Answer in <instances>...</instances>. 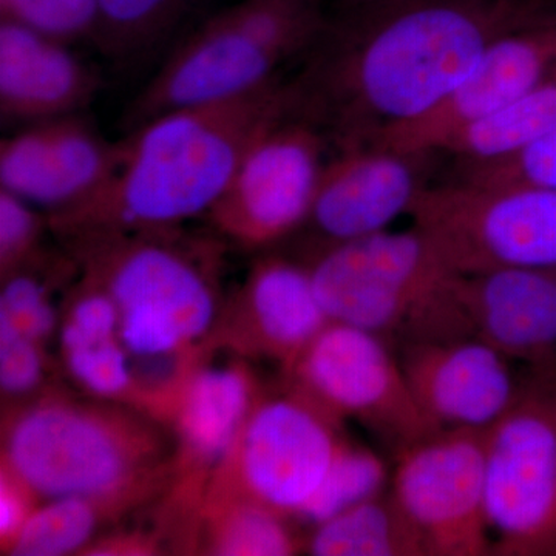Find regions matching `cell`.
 <instances>
[{
  "mask_svg": "<svg viewBox=\"0 0 556 556\" xmlns=\"http://www.w3.org/2000/svg\"><path fill=\"white\" fill-rule=\"evenodd\" d=\"M61 351L70 378L105 401H138L131 358L119 338V313L108 291L83 273L61 325Z\"/></svg>",
  "mask_w": 556,
  "mask_h": 556,
  "instance_id": "obj_21",
  "label": "cell"
},
{
  "mask_svg": "<svg viewBox=\"0 0 556 556\" xmlns=\"http://www.w3.org/2000/svg\"><path fill=\"white\" fill-rule=\"evenodd\" d=\"M329 24L321 0H240L181 40L131 102L129 130L160 113L243 97L280 79Z\"/></svg>",
  "mask_w": 556,
  "mask_h": 556,
  "instance_id": "obj_6",
  "label": "cell"
},
{
  "mask_svg": "<svg viewBox=\"0 0 556 556\" xmlns=\"http://www.w3.org/2000/svg\"><path fill=\"white\" fill-rule=\"evenodd\" d=\"M0 10L2 20L67 43L93 40L100 14L98 0H0Z\"/></svg>",
  "mask_w": 556,
  "mask_h": 556,
  "instance_id": "obj_29",
  "label": "cell"
},
{
  "mask_svg": "<svg viewBox=\"0 0 556 556\" xmlns=\"http://www.w3.org/2000/svg\"><path fill=\"white\" fill-rule=\"evenodd\" d=\"M203 540L207 554L219 556H287L300 540L287 517L240 500H204Z\"/></svg>",
  "mask_w": 556,
  "mask_h": 556,
  "instance_id": "obj_24",
  "label": "cell"
},
{
  "mask_svg": "<svg viewBox=\"0 0 556 556\" xmlns=\"http://www.w3.org/2000/svg\"><path fill=\"white\" fill-rule=\"evenodd\" d=\"M33 493L20 479L2 467L0 478V536L3 548H9L14 538L33 511Z\"/></svg>",
  "mask_w": 556,
  "mask_h": 556,
  "instance_id": "obj_33",
  "label": "cell"
},
{
  "mask_svg": "<svg viewBox=\"0 0 556 556\" xmlns=\"http://www.w3.org/2000/svg\"><path fill=\"white\" fill-rule=\"evenodd\" d=\"M156 368V378H161L160 372L166 371L167 375L170 376L172 379L177 380V382H181L182 379H185V376L174 375V372L170 371V368L167 369V367H155ZM155 368H153V371L150 372L149 378H153L155 380V376H153V372H155ZM161 382H163V379H161ZM153 386V382H152ZM150 391H152V387H150ZM150 391H149V405H150ZM163 405H164V386H163ZM163 409V407H161Z\"/></svg>",
  "mask_w": 556,
  "mask_h": 556,
  "instance_id": "obj_35",
  "label": "cell"
},
{
  "mask_svg": "<svg viewBox=\"0 0 556 556\" xmlns=\"http://www.w3.org/2000/svg\"><path fill=\"white\" fill-rule=\"evenodd\" d=\"M70 43L17 22L0 24V115L20 127L78 115L100 90Z\"/></svg>",
  "mask_w": 556,
  "mask_h": 556,
  "instance_id": "obj_18",
  "label": "cell"
},
{
  "mask_svg": "<svg viewBox=\"0 0 556 556\" xmlns=\"http://www.w3.org/2000/svg\"><path fill=\"white\" fill-rule=\"evenodd\" d=\"M386 2H390V0H343L346 11L367 9V7H375Z\"/></svg>",
  "mask_w": 556,
  "mask_h": 556,
  "instance_id": "obj_34",
  "label": "cell"
},
{
  "mask_svg": "<svg viewBox=\"0 0 556 556\" xmlns=\"http://www.w3.org/2000/svg\"><path fill=\"white\" fill-rule=\"evenodd\" d=\"M189 0H98L93 42L115 61H130L155 49Z\"/></svg>",
  "mask_w": 556,
  "mask_h": 556,
  "instance_id": "obj_25",
  "label": "cell"
},
{
  "mask_svg": "<svg viewBox=\"0 0 556 556\" xmlns=\"http://www.w3.org/2000/svg\"><path fill=\"white\" fill-rule=\"evenodd\" d=\"M468 331L529 369L556 368V268L460 274Z\"/></svg>",
  "mask_w": 556,
  "mask_h": 556,
  "instance_id": "obj_17",
  "label": "cell"
},
{
  "mask_svg": "<svg viewBox=\"0 0 556 556\" xmlns=\"http://www.w3.org/2000/svg\"><path fill=\"white\" fill-rule=\"evenodd\" d=\"M329 138L291 110L249 146L217 204L206 215L219 236L247 249H266L305 225Z\"/></svg>",
  "mask_w": 556,
  "mask_h": 556,
  "instance_id": "obj_11",
  "label": "cell"
},
{
  "mask_svg": "<svg viewBox=\"0 0 556 556\" xmlns=\"http://www.w3.org/2000/svg\"><path fill=\"white\" fill-rule=\"evenodd\" d=\"M105 507L84 497H54L33 508L13 543L7 548L16 556L72 555L93 540Z\"/></svg>",
  "mask_w": 556,
  "mask_h": 556,
  "instance_id": "obj_26",
  "label": "cell"
},
{
  "mask_svg": "<svg viewBox=\"0 0 556 556\" xmlns=\"http://www.w3.org/2000/svg\"><path fill=\"white\" fill-rule=\"evenodd\" d=\"M294 109L291 83L278 79L232 100L160 113L118 141L104 185L79 206L49 215L50 228L70 239L177 229L206 217L252 141Z\"/></svg>",
  "mask_w": 556,
  "mask_h": 556,
  "instance_id": "obj_2",
  "label": "cell"
},
{
  "mask_svg": "<svg viewBox=\"0 0 556 556\" xmlns=\"http://www.w3.org/2000/svg\"><path fill=\"white\" fill-rule=\"evenodd\" d=\"M260 396L244 365H192L164 412L177 433L186 484L193 486V477H206L208 470L223 466Z\"/></svg>",
  "mask_w": 556,
  "mask_h": 556,
  "instance_id": "obj_19",
  "label": "cell"
},
{
  "mask_svg": "<svg viewBox=\"0 0 556 556\" xmlns=\"http://www.w3.org/2000/svg\"><path fill=\"white\" fill-rule=\"evenodd\" d=\"M460 177L556 189V131L506 159L464 166Z\"/></svg>",
  "mask_w": 556,
  "mask_h": 556,
  "instance_id": "obj_31",
  "label": "cell"
},
{
  "mask_svg": "<svg viewBox=\"0 0 556 556\" xmlns=\"http://www.w3.org/2000/svg\"><path fill=\"white\" fill-rule=\"evenodd\" d=\"M382 457L346 439L328 477L299 519L316 527L362 501L379 495L390 485Z\"/></svg>",
  "mask_w": 556,
  "mask_h": 556,
  "instance_id": "obj_27",
  "label": "cell"
},
{
  "mask_svg": "<svg viewBox=\"0 0 556 556\" xmlns=\"http://www.w3.org/2000/svg\"><path fill=\"white\" fill-rule=\"evenodd\" d=\"M306 551L316 556H427L390 489L313 527Z\"/></svg>",
  "mask_w": 556,
  "mask_h": 556,
  "instance_id": "obj_22",
  "label": "cell"
},
{
  "mask_svg": "<svg viewBox=\"0 0 556 556\" xmlns=\"http://www.w3.org/2000/svg\"><path fill=\"white\" fill-rule=\"evenodd\" d=\"M493 555H556V368L526 369L521 393L485 431Z\"/></svg>",
  "mask_w": 556,
  "mask_h": 556,
  "instance_id": "obj_7",
  "label": "cell"
},
{
  "mask_svg": "<svg viewBox=\"0 0 556 556\" xmlns=\"http://www.w3.org/2000/svg\"><path fill=\"white\" fill-rule=\"evenodd\" d=\"M556 73V14L497 36L437 108L375 141L409 152H444L460 131L507 108Z\"/></svg>",
  "mask_w": 556,
  "mask_h": 556,
  "instance_id": "obj_14",
  "label": "cell"
},
{
  "mask_svg": "<svg viewBox=\"0 0 556 556\" xmlns=\"http://www.w3.org/2000/svg\"><path fill=\"white\" fill-rule=\"evenodd\" d=\"M538 17L518 0H390L348 11L292 80L295 110L336 148L375 141L437 108L497 36Z\"/></svg>",
  "mask_w": 556,
  "mask_h": 556,
  "instance_id": "obj_1",
  "label": "cell"
},
{
  "mask_svg": "<svg viewBox=\"0 0 556 556\" xmlns=\"http://www.w3.org/2000/svg\"><path fill=\"white\" fill-rule=\"evenodd\" d=\"M237 313L243 350L276 361L283 371L329 324L308 266L287 255H265L255 262L241 288Z\"/></svg>",
  "mask_w": 556,
  "mask_h": 556,
  "instance_id": "obj_20",
  "label": "cell"
},
{
  "mask_svg": "<svg viewBox=\"0 0 556 556\" xmlns=\"http://www.w3.org/2000/svg\"><path fill=\"white\" fill-rule=\"evenodd\" d=\"M285 376L340 424L367 428L394 459L441 431L417 405L397 351L365 329L329 321Z\"/></svg>",
  "mask_w": 556,
  "mask_h": 556,
  "instance_id": "obj_10",
  "label": "cell"
},
{
  "mask_svg": "<svg viewBox=\"0 0 556 556\" xmlns=\"http://www.w3.org/2000/svg\"><path fill=\"white\" fill-rule=\"evenodd\" d=\"M556 131V73L481 123L460 131L444 153L464 166L514 155Z\"/></svg>",
  "mask_w": 556,
  "mask_h": 556,
  "instance_id": "obj_23",
  "label": "cell"
},
{
  "mask_svg": "<svg viewBox=\"0 0 556 556\" xmlns=\"http://www.w3.org/2000/svg\"><path fill=\"white\" fill-rule=\"evenodd\" d=\"M484 437L485 431L441 430L394 459L388 489L428 556L493 555Z\"/></svg>",
  "mask_w": 556,
  "mask_h": 556,
  "instance_id": "obj_12",
  "label": "cell"
},
{
  "mask_svg": "<svg viewBox=\"0 0 556 556\" xmlns=\"http://www.w3.org/2000/svg\"><path fill=\"white\" fill-rule=\"evenodd\" d=\"M141 416L49 397L11 417L3 468L35 496L84 497L118 507L159 485L164 444Z\"/></svg>",
  "mask_w": 556,
  "mask_h": 556,
  "instance_id": "obj_5",
  "label": "cell"
},
{
  "mask_svg": "<svg viewBox=\"0 0 556 556\" xmlns=\"http://www.w3.org/2000/svg\"><path fill=\"white\" fill-rule=\"evenodd\" d=\"M328 156L303 228L305 252L375 236L409 215L427 188L431 155L380 141L354 142Z\"/></svg>",
  "mask_w": 556,
  "mask_h": 556,
  "instance_id": "obj_13",
  "label": "cell"
},
{
  "mask_svg": "<svg viewBox=\"0 0 556 556\" xmlns=\"http://www.w3.org/2000/svg\"><path fill=\"white\" fill-rule=\"evenodd\" d=\"M50 217L39 207L0 189V269L2 277L43 257V230Z\"/></svg>",
  "mask_w": 556,
  "mask_h": 556,
  "instance_id": "obj_30",
  "label": "cell"
},
{
  "mask_svg": "<svg viewBox=\"0 0 556 556\" xmlns=\"http://www.w3.org/2000/svg\"><path fill=\"white\" fill-rule=\"evenodd\" d=\"M110 142L78 115L20 127L0 142V189L61 214L89 200L115 166Z\"/></svg>",
  "mask_w": 556,
  "mask_h": 556,
  "instance_id": "obj_16",
  "label": "cell"
},
{
  "mask_svg": "<svg viewBox=\"0 0 556 556\" xmlns=\"http://www.w3.org/2000/svg\"><path fill=\"white\" fill-rule=\"evenodd\" d=\"M42 345L0 316V387L10 397L27 396L42 383Z\"/></svg>",
  "mask_w": 556,
  "mask_h": 556,
  "instance_id": "obj_32",
  "label": "cell"
},
{
  "mask_svg": "<svg viewBox=\"0 0 556 556\" xmlns=\"http://www.w3.org/2000/svg\"><path fill=\"white\" fill-rule=\"evenodd\" d=\"M345 442L342 424L287 382L260 396L204 500L248 501L299 519Z\"/></svg>",
  "mask_w": 556,
  "mask_h": 556,
  "instance_id": "obj_9",
  "label": "cell"
},
{
  "mask_svg": "<svg viewBox=\"0 0 556 556\" xmlns=\"http://www.w3.org/2000/svg\"><path fill=\"white\" fill-rule=\"evenodd\" d=\"M67 260L43 255L31 265L3 277L0 316L9 318L27 338L43 345L56 329L58 311L51 299V278L67 270Z\"/></svg>",
  "mask_w": 556,
  "mask_h": 556,
  "instance_id": "obj_28",
  "label": "cell"
},
{
  "mask_svg": "<svg viewBox=\"0 0 556 556\" xmlns=\"http://www.w3.org/2000/svg\"><path fill=\"white\" fill-rule=\"evenodd\" d=\"M65 240L80 270L115 302L119 338L130 358L153 365L149 375L155 364L182 362L217 327L215 244L188 239L179 228Z\"/></svg>",
  "mask_w": 556,
  "mask_h": 556,
  "instance_id": "obj_3",
  "label": "cell"
},
{
  "mask_svg": "<svg viewBox=\"0 0 556 556\" xmlns=\"http://www.w3.org/2000/svg\"><path fill=\"white\" fill-rule=\"evenodd\" d=\"M408 217L456 273L556 268V189L459 177L428 185Z\"/></svg>",
  "mask_w": 556,
  "mask_h": 556,
  "instance_id": "obj_8",
  "label": "cell"
},
{
  "mask_svg": "<svg viewBox=\"0 0 556 556\" xmlns=\"http://www.w3.org/2000/svg\"><path fill=\"white\" fill-rule=\"evenodd\" d=\"M300 260L329 321L372 332L396 351L471 336L457 298L460 274L416 226L316 249Z\"/></svg>",
  "mask_w": 556,
  "mask_h": 556,
  "instance_id": "obj_4",
  "label": "cell"
},
{
  "mask_svg": "<svg viewBox=\"0 0 556 556\" xmlns=\"http://www.w3.org/2000/svg\"><path fill=\"white\" fill-rule=\"evenodd\" d=\"M397 356L417 405L438 430H489L525 382V368L475 336L409 343Z\"/></svg>",
  "mask_w": 556,
  "mask_h": 556,
  "instance_id": "obj_15",
  "label": "cell"
}]
</instances>
